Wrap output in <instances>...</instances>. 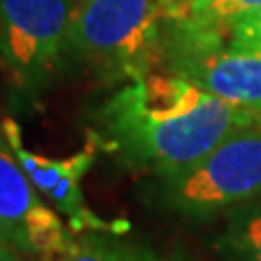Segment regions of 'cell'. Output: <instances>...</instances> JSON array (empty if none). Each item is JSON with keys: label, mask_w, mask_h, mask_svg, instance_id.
Here are the masks:
<instances>
[{"label": "cell", "mask_w": 261, "mask_h": 261, "mask_svg": "<svg viewBox=\"0 0 261 261\" xmlns=\"http://www.w3.org/2000/svg\"><path fill=\"white\" fill-rule=\"evenodd\" d=\"M255 122L252 113L168 70L133 76L105 107L113 146L130 163L161 176L198 163L228 135Z\"/></svg>", "instance_id": "1"}, {"label": "cell", "mask_w": 261, "mask_h": 261, "mask_svg": "<svg viewBox=\"0 0 261 261\" xmlns=\"http://www.w3.org/2000/svg\"><path fill=\"white\" fill-rule=\"evenodd\" d=\"M170 20L163 0H79L70 48L109 74L133 79L163 57Z\"/></svg>", "instance_id": "2"}, {"label": "cell", "mask_w": 261, "mask_h": 261, "mask_svg": "<svg viewBox=\"0 0 261 261\" xmlns=\"http://www.w3.org/2000/svg\"><path fill=\"white\" fill-rule=\"evenodd\" d=\"M163 198L190 218H209L261 198V122L235 130L198 163L166 176Z\"/></svg>", "instance_id": "3"}, {"label": "cell", "mask_w": 261, "mask_h": 261, "mask_svg": "<svg viewBox=\"0 0 261 261\" xmlns=\"http://www.w3.org/2000/svg\"><path fill=\"white\" fill-rule=\"evenodd\" d=\"M161 61L168 72L261 120V50L172 18Z\"/></svg>", "instance_id": "4"}, {"label": "cell", "mask_w": 261, "mask_h": 261, "mask_svg": "<svg viewBox=\"0 0 261 261\" xmlns=\"http://www.w3.org/2000/svg\"><path fill=\"white\" fill-rule=\"evenodd\" d=\"M79 0H0V59L22 89L42 87L70 48Z\"/></svg>", "instance_id": "5"}, {"label": "cell", "mask_w": 261, "mask_h": 261, "mask_svg": "<svg viewBox=\"0 0 261 261\" xmlns=\"http://www.w3.org/2000/svg\"><path fill=\"white\" fill-rule=\"evenodd\" d=\"M0 133L9 144L15 159L20 161L22 170L31 178L39 194L68 220L72 231H89V233H120L124 228H118L116 222H107L100 216H96L87 207L83 196V178L87 170L94 166L98 154V137L94 133L87 135L85 146L79 152L70 154L65 159H50L44 154L33 152L22 144V130L13 118H5L0 124Z\"/></svg>", "instance_id": "6"}, {"label": "cell", "mask_w": 261, "mask_h": 261, "mask_svg": "<svg viewBox=\"0 0 261 261\" xmlns=\"http://www.w3.org/2000/svg\"><path fill=\"white\" fill-rule=\"evenodd\" d=\"M42 205L35 185L22 170L9 144L0 133V235L13 250L29 257L27 220Z\"/></svg>", "instance_id": "7"}, {"label": "cell", "mask_w": 261, "mask_h": 261, "mask_svg": "<svg viewBox=\"0 0 261 261\" xmlns=\"http://www.w3.org/2000/svg\"><path fill=\"white\" fill-rule=\"evenodd\" d=\"M255 11H261V0H185L172 7V18L222 33Z\"/></svg>", "instance_id": "8"}, {"label": "cell", "mask_w": 261, "mask_h": 261, "mask_svg": "<svg viewBox=\"0 0 261 261\" xmlns=\"http://www.w3.org/2000/svg\"><path fill=\"white\" fill-rule=\"evenodd\" d=\"M27 240L29 257H37L39 261H61L74 244L68 226L61 222L59 211L44 202L33 209L27 220Z\"/></svg>", "instance_id": "9"}, {"label": "cell", "mask_w": 261, "mask_h": 261, "mask_svg": "<svg viewBox=\"0 0 261 261\" xmlns=\"http://www.w3.org/2000/svg\"><path fill=\"white\" fill-rule=\"evenodd\" d=\"M61 261H159L144 244L118 240L113 233H87L74 240Z\"/></svg>", "instance_id": "10"}, {"label": "cell", "mask_w": 261, "mask_h": 261, "mask_svg": "<svg viewBox=\"0 0 261 261\" xmlns=\"http://www.w3.org/2000/svg\"><path fill=\"white\" fill-rule=\"evenodd\" d=\"M218 246L233 261H261V207L233 218Z\"/></svg>", "instance_id": "11"}, {"label": "cell", "mask_w": 261, "mask_h": 261, "mask_svg": "<svg viewBox=\"0 0 261 261\" xmlns=\"http://www.w3.org/2000/svg\"><path fill=\"white\" fill-rule=\"evenodd\" d=\"M222 35L231 44L261 50V11H255L246 15V18L238 20L235 24H231L226 31H222Z\"/></svg>", "instance_id": "12"}, {"label": "cell", "mask_w": 261, "mask_h": 261, "mask_svg": "<svg viewBox=\"0 0 261 261\" xmlns=\"http://www.w3.org/2000/svg\"><path fill=\"white\" fill-rule=\"evenodd\" d=\"M0 261H31L27 255H22V252L18 250H13V248H3L0 250Z\"/></svg>", "instance_id": "13"}, {"label": "cell", "mask_w": 261, "mask_h": 261, "mask_svg": "<svg viewBox=\"0 0 261 261\" xmlns=\"http://www.w3.org/2000/svg\"><path fill=\"white\" fill-rule=\"evenodd\" d=\"M163 3H168L170 7H176V5H181V3H185V0H163Z\"/></svg>", "instance_id": "14"}, {"label": "cell", "mask_w": 261, "mask_h": 261, "mask_svg": "<svg viewBox=\"0 0 261 261\" xmlns=\"http://www.w3.org/2000/svg\"><path fill=\"white\" fill-rule=\"evenodd\" d=\"M7 246H9V244H7V242H5V238H3V235H0V250L7 248ZM9 248H11V246H9Z\"/></svg>", "instance_id": "15"}, {"label": "cell", "mask_w": 261, "mask_h": 261, "mask_svg": "<svg viewBox=\"0 0 261 261\" xmlns=\"http://www.w3.org/2000/svg\"><path fill=\"white\" fill-rule=\"evenodd\" d=\"M259 122H261V120H259Z\"/></svg>", "instance_id": "16"}]
</instances>
